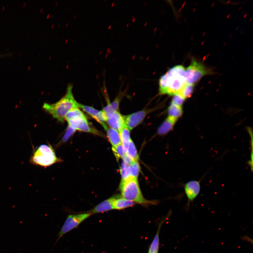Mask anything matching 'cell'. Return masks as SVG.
Instances as JSON below:
<instances>
[{
	"label": "cell",
	"instance_id": "obj_1",
	"mask_svg": "<svg viewBox=\"0 0 253 253\" xmlns=\"http://www.w3.org/2000/svg\"><path fill=\"white\" fill-rule=\"evenodd\" d=\"M185 70L183 66L177 65L162 76L159 80L161 94L174 95L179 93L186 84Z\"/></svg>",
	"mask_w": 253,
	"mask_h": 253
},
{
	"label": "cell",
	"instance_id": "obj_2",
	"mask_svg": "<svg viewBox=\"0 0 253 253\" xmlns=\"http://www.w3.org/2000/svg\"><path fill=\"white\" fill-rule=\"evenodd\" d=\"M72 88V84L69 85L65 96L56 103L52 104L45 103L43 105L45 110L60 122H64L69 111L79 107V103L76 101L73 95Z\"/></svg>",
	"mask_w": 253,
	"mask_h": 253
},
{
	"label": "cell",
	"instance_id": "obj_3",
	"mask_svg": "<svg viewBox=\"0 0 253 253\" xmlns=\"http://www.w3.org/2000/svg\"><path fill=\"white\" fill-rule=\"evenodd\" d=\"M121 197L135 203L140 204L150 203L143 197L138 184L137 178L131 177L122 180L120 185Z\"/></svg>",
	"mask_w": 253,
	"mask_h": 253
},
{
	"label": "cell",
	"instance_id": "obj_4",
	"mask_svg": "<svg viewBox=\"0 0 253 253\" xmlns=\"http://www.w3.org/2000/svg\"><path fill=\"white\" fill-rule=\"evenodd\" d=\"M61 162L51 145H41L34 150L30 159L31 164L44 167Z\"/></svg>",
	"mask_w": 253,
	"mask_h": 253
},
{
	"label": "cell",
	"instance_id": "obj_5",
	"mask_svg": "<svg viewBox=\"0 0 253 253\" xmlns=\"http://www.w3.org/2000/svg\"><path fill=\"white\" fill-rule=\"evenodd\" d=\"M214 73L210 69L192 58L190 65L185 70V79L187 84L195 85L204 76Z\"/></svg>",
	"mask_w": 253,
	"mask_h": 253
},
{
	"label": "cell",
	"instance_id": "obj_6",
	"mask_svg": "<svg viewBox=\"0 0 253 253\" xmlns=\"http://www.w3.org/2000/svg\"><path fill=\"white\" fill-rule=\"evenodd\" d=\"M91 215L88 212L85 214L69 215L65 220L58 233L57 242L64 235L77 228L81 223L88 219Z\"/></svg>",
	"mask_w": 253,
	"mask_h": 253
},
{
	"label": "cell",
	"instance_id": "obj_7",
	"mask_svg": "<svg viewBox=\"0 0 253 253\" xmlns=\"http://www.w3.org/2000/svg\"><path fill=\"white\" fill-rule=\"evenodd\" d=\"M184 188L188 200L186 209L187 211H188L190 203L193 202L200 193L201 189L200 182L196 180L189 181L185 185Z\"/></svg>",
	"mask_w": 253,
	"mask_h": 253
},
{
	"label": "cell",
	"instance_id": "obj_8",
	"mask_svg": "<svg viewBox=\"0 0 253 253\" xmlns=\"http://www.w3.org/2000/svg\"><path fill=\"white\" fill-rule=\"evenodd\" d=\"M69 126L73 129L84 132L92 133L97 135H100V133L93 129L90 125L86 118L77 119H72L67 121Z\"/></svg>",
	"mask_w": 253,
	"mask_h": 253
},
{
	"label": "cell",
	"instance_id": "obj_9",
	"mask_svg": "<svg viewBox=\"0 0 253 253\" xmlns=\"http://www.w3.org/2000/svg\"><path fill=\"white\" fill-rule=\"evenodd\" d=\"M150 110L140 111L129 115L124 116L126 125L130 130L134 129L143 121Z\"/></svg>",
	"mask_w": 253,
	"mask_h": 253
},
{
	"label": "cell",
	"instance_id": "obj_10",
	"mask_svg": "<svg viewBox=\"0 0 253 253\" xmlns=\"http://www.w3.org/2000/svg\"><path fill=\"white\" fill-rule=\"evenodd\" d=\"M107 124L110 128L119 131L126 125L124 116L119 112H114L106 115Z\"/></svg>",
	"mask_w": 253,
	"mask_h": 253
},
{
	"label": "cell",
	"instance_id": "obj_11",
	"mask_svg": "<svg viewBox=\"0 0 253 253\" xmlns=\"http://www.w3.org/2000/svg\"><path fill=\"white\" fill-rule=\"evenodd\" d=\"M113 200V197H112L104 201L88 212L93 214L105 212L112 210L114 209L112 205Z\"/></svg>",
	"mask_w": 253,
	"mask_h": 253
},
{
	"label": "cell",
	"instance_id": "obj_12",
	"mask_svg": "<svg viewBox=\"0 0 253 253\" xmlns=\"http://www.w3.org/2000/svg\"><path fill=\"white\" fill-rule=\"evenodd\" d=\"M113 200L112 205L114 209L121 210L126 208L132 207L135 204V202L123 198L122 197L117 196L113 197Z\"/></svg>",
	"mask_w": 253,
	"mask_h": 253
},
{
	"label": "cell",
	"instance_id": "obj_13",
	"mask_svg": "<svg viewBox=\"0 0 253 253\" xmlns=\"http://www.w3.org/2000/svg\"><path fill=\"white\" fill-rule=\"evenodd\" d=\"M178 119L168 116L166 120L159 128L157 132L160 135L167 134L173 129L175 123Z\"/></svg>",
	"mask_w": 253,
	"mask_h": 253
},
{
	"label": "cell",
	"instance_id": "obj_14",
	"mask_svg": "<svg viewBox=\"0 0 253 253\" xmlns=\"http://www.w3.org/2000/svg\"><path fill=\"white\" fill-rule=\"evenodd\" d=\"M103 128L106 131L107 136L112 147H115L121 144L118 131L112 128H108L107 125Z\"/></svg>",
	"mask_w": 253,
	"mask_h": 253
},
{
	"label": "cell",
	"instance_id": "obj_15",
	"mask_svg": "<svg viewBox=\"0 0 253 253\" xmlns=\"http://www.w3.org/2000/svg\"><path fill=\"white\" fill-rule=\"evenodd\" d=\"M120 136L121 145L124 149V153H125L128 145L131 139L130 134V129L126 125L120 131H119Z\"/></svg>",
	"mask_w": 253,
	"mask_h": 253
},
{
	"label": "cell",
	"instance_id": "obj_16",
	"mask_svg": "<svg viewBox=\"0 0 253 253\" xmlns=\"http://www.w3.org/2000/svg\"><path fill=\"white\" fill-rule=\"evenodd\" d=\"M126 156L130 160L132 161H138V155L136 146L132 140H131L127 149L125 153Z\"/></svg>",
	"mask_w": 253,
	"mask_h": 253
},
{
	"label": "cell",
	"instance_id": "obj_17",
	"mask_svg": "<svg viewBox=\"0 0 253 253\" xmlns=\"http://www.w3.org/2000/svg\"><path fill=\"white\" fill-rule=\"evenodd\" d=\"M86 118L84 114L79 109L74 108L72 109L67 112L65 116V119L67 121L72 119H77Z\"/></svg>",
	"mask_w": 253,
	"mask_h": 253
},
{
	"label": "cell",
	"instance_id": "obj_18",
	"mask_svg": "<svg viewBox=\"0 0 253 253\" xmlns=\"http://www.w3.org/2000/svg\"><path fill=\"white\" fill-rule=\"evenodd\" d=\"M168 112L169 117L178 119L182 115V107L178 106L171 103L169 107Z\"/></svg>",
	"mask_w": 253,
	"mask_h": 253
},
{
	"label": "cell",
	"instance_id": "obj_19",
	"mask_svg": "<svg viewBox=\"0 0 253 253\" xmlns=\"http://www.w3.org/2000/svg\"><path fill=\"white\" fill-rule=\"evenodd\" d=\"M162 223L159 225L158 230L149 248L148 253H158L159 246V233Z\"/></svg>",
	"mask_w": 253,
	"mask_h": 253
},
{
	"label": "cell",
	"instance_id": "obj_20",
	"mask_svg": "<svg viewBox=\"0 0 253 253\" xmlns=\"http://www.w3.org/2000/svg\"><path fill=\"white\" fill-rule=\"evenodd\" d=\"M194 88H195V85L186 83L179 94L181 95L185 99L190 98L191 96L193 93Z\"/></svg>",
	"mask_w": 253,
	"mask_h": 253
},
{
	"label": "cell",
	"instance_id": "obj_21",
	"mask_svg": "<svg viewBox=\"0 0 253 253\" xmlns=\"http://www.w3.org/2000/svg\"><path fill=\"white\" fill-rule=\"evenodd\" d=\"M79 107L96 120L100 111L97 110L93 107L82 105L79 103Z\"/></svg>",
	"mask_w": 253,
	"mask_h": 253
},
{
	"label": "cell",
	"instance_id": "obj_22",
	"mask_svg": "<svg viewBox=\"0 0 253 253\" xmlns=\"http://www.w3.org/2000/svg\"><path fill=\"white\" fill-rule=\"evenodd\" d=\"M129 163L124 161L121 166V173L122 176V180H125L131 177Z\"/></svg>",
	"mask_w": 253,
	"mask_h": 253
},
{
	"label": "cell",
	"instance_id": "obj_23",
	"mask_svg": "<svg viewBox=\"0 0 253 253\" xmlns=\"http://www.w3.org/2000/svg\"><path fill=\"white\" fill-rule=\"evenodd\" d=\"M130 170L131 177L138 178L140 170L139 164L138 161H132L129 164Z\"/></svg>",
	"mask_w": 253,
	"mask_h": 253
},
{
	"label": "cell",
	"instance_id": "obj_24",
	"mask_svg": "<svg viewBox=\"0 0 253 253\" xmlns=\"http://www.w3.org/2000/svg\"><path fill=\"white\" fill-rule=\"evenodd\" d=\"M112 150L116 158L118 160L120 158H123L125 155L124 149L121 144L115 147H112Z\"/></svg>",
	"mask_w": 253,
	"mask_h": 253
},
{
	"label": "cell",
	"instance_id": "obj_25",
	"mask_svg": "<svg viewBox=\"0 0 253 253\" xmlns=\"http://www.w3.org/2000/svg\"><path fill=\"white\" fill-rule=\"evenodd\" d=\"M185 100L181 95L178 93L174 95L171 103L178 106L182 107Z\"/></svg>",
	"mask_w": 253,
	"mask_h": 253
},
{
	"label": "cell",
	"instance_id": "obj_26",
	"mask_svg": "<svg viewBox=\"0 0 253 253\" xmlns=\"http://www.w3.org/2000/svg\"><path fill=\"white\" fill-rule=\"evenodd\" d=\"M76 130L68 126L65 135L62 139V142L65 143L68 140L71 136L75 132Z\"/></svg>",
	"mask_w": 253,
	"mask_h": 253
},
{
	"label": "cell",
	"instance_id": "obj_27",
	"mask_svg": "<svg viewBox=\"0 0 253 253\" xmlns=\"http://www.w3.org/2000/svg\"><path fill=\"white\" fill-rule=\"evenodd\" d=\"M241 239L242 240L247 241L250 242L252 244H253V240L252 239L249 238V237L247 236V235L242 236L241 237Z\"/></svg>",
	"mask_w": 253,
	"mask_h": 253
},
{
	"label": "cell",
	"instance_id": "obj_28",
	"mask_svg": "<svg viewBox=\"0 0 253 253\" xmlns=\"http://www.w3.org/2000/svg\"><path fill=\"white\" fill-rule=\"evenodd\" d=\"M66 25V27H67V26L68 25V23H67V22Z\"/></svg>",
	"mask_w": 253,
	"mask_h": 253
},
{
	"label": "cell",
	"instance_id": "obj_29",
	"mask_svg": "<svg viewBox=\"0 0 253 253\" xmlns=\"http://www.w3.org/2000/svg\"><path fill=\"white\" fill-rule=\"evenodd\" d=\"M76 16V15H74V18H75Z\"/></svg>",
	"mask_w": 253,
	"mask_h": 253
},
{
	"label": "cell",
	"instance_id": "obj_30",
	"mask_svg": "<svg viewBox=\"0 0 253 253\" xmlns=\"http://www.w3.org/2000/svg\"><path fill=\"white\" fill-rule=\"evenodd\" d=\"M68 41V39H67L66 41H65V43H66L67 42V41Z\"/></svg>",
	"mask_w": 253,
	"mask_h": 253
},
{
	"label": "cell",
	"instance_id": "obj_31",
	"mask_svg": "<svg viewBox=\"0 0 253 253\" xmlns=\"http://www.w3.org/2000/svg\"><path fill=\"white\" fill-rule=\"evenodd\" d=\"M58 2H57L56 3V6H57V5H58Z\"/></svg>",
	"mask_w": 253,
	"mask_h": 253
},
{
	"label": "cell",
	"instance_id": "obj_32",
	"mask_svg": "<svg viewBox=\"0 0 253 253\" xmlns=\"http://www.w3.org/2000/svg\"><path fill=\"white\" fill-rule=\"evenodd\" d=\"M60 25H59L58 27H60Z\"/></svg>",
	"mask_w": 253,
	"mask_h": 253
}]
</instances>
